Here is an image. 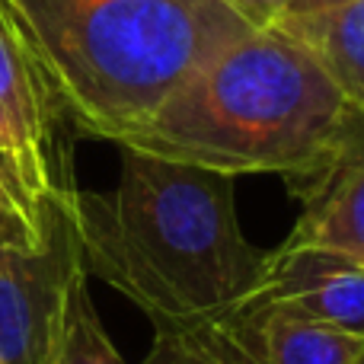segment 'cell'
Masks as SVG:
<instances>
[{
    "label": "cell",
    "instance_id": "cell-1",
    "mask_svg": "<svg viewBox=\"0 0 364 364\" xmlns=\"http://www.w3.org/2000/svg\"><path fill=\"white\" fill-rule=\"evenodd\" d=\"M112 192L74 188L70 224L83 269L151 320L154 339L208 352L259 301L269 250L237 220L233 176L119 147Z\"/></svg>",
    "mask_w": 364,
    "mask_h": 364
},
{
    "label": "cell",
    "instance_id": "cell-2",
    "mask_svg": "<svg viewBox=\"0 0 364 364\" xmlns=\"http://www.w3.org/2000/svg\"><path fill=\"white\" fill-rule=\"evenodd\" d=\"M348 100L282 26L252 29L179 83L122 144L224 176L307 170L346 125Z\"/></svg>",
    "mask_w": 364,
    "mask_h": 364
},
{
    "label": "cell",
    "instance_id": "cell-3",
    "mask_svg": "<svg viewBox=\"0 0 364 364\" xmlns=\"http://www.w3.org/2000/svg\"><path fill=\"white\" fill-rule=\"evenodd\" d=\"M70 134L122 144L218 51L252 32L220 0H4Z\"/></svg>",
    "mask_w": 364,
    "mask_h": 364
},
{
    "label": "cell",
    "instance_id": "cell-4",
    "mask_svg": "<svg viewBox=\"0 0 364 364\" xmlns=\"http://www.w3.org/2000/svg\"><path fill=\"white\" fill-rule=\"evenodd\" d=\"M70 138L29 38L0 0V179L38 220L77 188Z\"/></svg>",
    "mask_w": 364,
    "mask_h": 364
},
{
    "label": "cell",
    "instance_id": "cell-5",
    "mask_svg": "<svg viewBox=\"0 0 364 364\" xmlns=\"http://www.w3.org/2000/svg\"><path fill=\"white\" fill-rule=\"evenodd\" d=\"M68 198L42 246L0 250V364H55L58 358L70 291L87 275Z\"/></svg>",
    "mask_w": 364,
    "mask_h": 364
},
{
    "label": "cell",
    "instance_id": "cell-6",
    "mask_svg": "<svg viewBox=\"0 0 364 364\" xmlns=\"http://www.w3.org/2000/svg\"><path fill=\"white\" fill-rule=\"evenodd\" d=\"M288 179L297 214L284 243L314 246L364 265V112L352 109L329 147Z\"/></svg>",
    "mask_w": 364,
    "mask_h": 364
},
{
    "label": "cell",
    "instance_id": "cell-7",
    "mask_svg": "<svg viewBox=\"0 0 364 364\" xmlns=\"http://www.w3.org/2000/svg\"><path fill=\"white\" fill-rule=\"evenodd\" d=\"M259 297L364 336V265L314 246L269 250Z\"/></svg>",
    "mask_w": 364,
    "mask_h": 364
},
{
    "label": "cell",
    "instance_id": "cell-8",
    "mask_svg": "<svg viewBox=\"0 0 364 364\" xmlns=\"http://www.w3.org/2000/svg\"><path fill=\"white\" fill-rule=\"evenodd\" d=\"M275 26L307 45L329 70L348 106L364 112V0H346L329 10L282 19Z\"/></svg>",
    "mask_w": 364,
    "mask_h": 364
},
{
    "label": "cell",
    "instance_id": "cell-9",
    "mask_svg": "<svg viewBox=\"0 0 364 364\" xmlns=\"http://www.w3.org/2000/svg\"><path fill=\"white\" fill-rule=\"evenodd\" d=\"M55 364H128L112 346L100 314H96L93 294H90V275H83L70 291L68 320H64Z\"/></svg>",
    "mask_w": 364,
    "mask_h": 364
},
{
    "label": "cell",
    "instance_id": "cell-10",
    "mask_svg": "<svg viewBox=\"0 0 364 364\" xmlns=\"http://www.w3.org/2000/svg\"><path fill=\"white\" fill-rule=\"evenodd\" d=\"M51 224H55V218L51 220L32 218L23 208V201L10 192V186L0 179V250H32V246H42L45 237L51 233Z\"/></svg>",
    "mask_w": 364,
    "mask_h": 364
},
{
    "label": "cell",
    "instance_id": "cell-11",
    "mask_svg": "<svg viewBox=\"0 0 364 364\" xmlns=\"http://www.w3.org/2000/svg\"><path fill=\"white\" fill-rule=\"evenodd\" d=\"M227 4L250 29H269L284 16L291 0H220Z\"/></svg>",
    "mask_w": 364,
    "mask_h": 364
},
{
    "label": "cell",
    "instance_id": "cell-12",
    "mask_svg": "<svg viewBox=\"0 0 364 364\" xmlns=\"http://www.w3.org/2000/svg\"><path fill=\"white\" fill-rule=\"evenodd\" d=\"M141 364H211V361H205L201 355L188 352V348H182L170 339H154L151 352Z\"/></svg>",
    "mask_w": 364,
    "mask_h": 364
},
{
    "label": "cell",
    "instance_id": "cell-13",
    "mask_svg": "<svg viewBox=\"0 0 364 364\" xmlns=\"http://www.w3.org/2000/svg\"><path fill=\"white\" fill-rule=\"evenodd\" d=\"M339 4H346V0H291L282 19L304 16V13H316V10H329V6H339ZM282 19H278V23H282Z\"/></svg>",
    "mask_w": 364,
    "mask_h": 364
},
{
    "label": "cell",
    "instance_id": "cell-14",
    "mask_svg": "<svg viewBox=\"0 0 364 364\" xmlns=\"http://www.w3.org/2000/svg\"><path fill=\"white\" fill-rule=\"evenodd\" d=\"M355 364H364V352H361V358H358V361H355Z\"/></svg>",
    "mask_w": 364,
    "mask_h": 364
}]
</instances>
